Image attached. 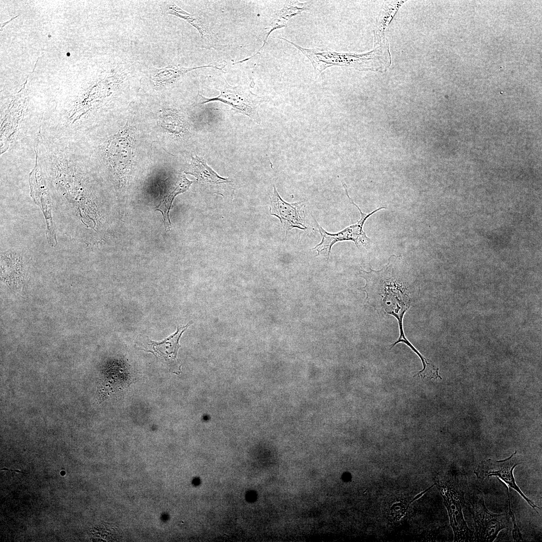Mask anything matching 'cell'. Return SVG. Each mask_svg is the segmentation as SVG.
Returning <instances> with one entry per match:
<instances>
[{
	"mask_svg": "<svg viewBox=\"0 0 542 542\" xmlns=\"http://www.w3.org/2000/svg\"><path fill=\"white\" fill-rule=\"evenodd\" d=\"M482 493L474 492L470 497L471 511L474 518L475 535L478 541H493L499 532L506 527L503 514H495L485 506Z\"/></svg>",
	"mask_w": 542,
	"mask_h": 542,
	"instance_id": "obj_5",
	"label": "cell"
},
{
	"mask_svg": "<svg viewBox=\"0 0 542 542\" xmlns=\"http://www.w3.org/2000/svg\"><path fill=\"white\" fill-rule=\"evenodd\" d=\"M280 38L291 44L308 58L314 68L315 79L326 68L333 66L350 67L361 71H383L387 67V59L390 60L387 43L379 46L375 45V48L370 52L355 54L305 48L286 38Z\"/></svg>",
	"mask_w": 542,
	"mask_h": 542,
	"instance_id": "obj_2",
	"label": "cell"
},
{
	"mask_svg": "<svg viewBox=\"0 0 542 542\" xmlns=\"http://www.w3.org/2000/svg\"><path fill=\"white\" fill-rule=\"evenodd\" d=\"M269 199L270 213L279 219L286 236L294 228L301 230L307 228L305 225L303 211L305 204L303 201L292 203L285 201L279 194L275 185L273 193Z\"/></svg>",
	"mask_w": 542,
	"mask_h": 542,
	"instance_id": "obj_7",
	"label": "cell"
},
{
	"mask_svg": "<svg viewBox=\"0 0 542 542\" xmlns=\"http://www.w3.org/2000/svg\"><path fill=\"white\" fill-rule=\"evenodd\" d=\"M63 472V471H62V472L61 473V474L62 475H64V474H65V472Z\"/></svg>",
	"mask_w": 542,
	"mask_h": 542,
	"instance_id": "obj_17",
	"label": "cell"
},
{
	"mask_svg": "<svg viewBox=\"0 0 542 542\" xmlns=\"http://www.w3.org/2000/svg\"><path fill=\"white\" fill-rule=\"evenodd\" d=\"M434 485H435V484H433V485H432V486H430V487H429V488H428L427 489H426V490H425L424 491H423V492H422L421 493H419V494H417V495H416V496H415V497H414V498H413V499H412V501H411V502H410V504H411V503H412V502H414V501H415V500H417L418 499H419V498H420V497H421V496H423V495H424V494L425 493H426V492H427V491H429V490L430 489H431V488H432V487H433V486H434Z\"/></svg>",
	"mask_w": 542,
	"mask_h": 542,
	"instance_id": "obj_16",
	"label": "cell"
},
{
	"mask_svg": "<svg viewBox=\"0 0 542 542\" xmlns=\"http://www.w3.org/2000/svg\"><path fill=\"white\" fill-rule=\"evenodd\" d=\"M509 514H510V516L511 517L512 521L513 523V531H513L512 532V536H513V537L515 541L521 540V539H522V536H521V534H520V533L519 532V529H518V528L517 526V525L516 524V521L515 520V517H514V514H513V513L512 512V511L511 510V508L510 500H509Z\"/></svg>",
	"mask_w": 542,
	"mask_h": 542,
	"instance_id": "obj_15",
	"label": "cell"
},
{
	"mask_svg": "<svg viewBox=\"0 0 542 542\" xmlns=\"http://www.w3.org/2000/svg\"><path fill=\"white\" fill-rule=\"evenodd\" d=\"M346 194L350 201L359 211L361 217L357 222L354 224L349 226L342 230L336 233H330L325 230L315 219L319 232L321 234V241L312 249L318 252L317 255H319L322 251H326L328 253V258L330 256L331 250L332 246L336 242L343 241H351L354 242L358 248L364 247L366 248L370 246L372 242L371 240L367 237L363 230V225L368 218L377 211L386 209L384 207H379L369 214L363 213L359 207L349 197L347 189V186L343 183Z\"/></svg>",
	"mask_w": 542,
	"mask_h": 542,
	"instance_id": "obj_4",
	"label": "cell"
},
{
	"mask_svg": "<svg viewBox=\"0 0 542 542\" xmlns=\"http://www.w3.org/2000/svg\"><path fill=\"white\" fill-rule=\"evenodd\" d=\"M307 8L308 5L306 3H300L297 1H286L283 8L276 12L273 16V18L272 19L269 25L265 29V35L262 46L254 55L250 57L249 58L242 60V62H243L248 60L255 56L257 54L259 53L260 50H262L266 44L268 37L272 32L276 29L286 27L288 21L292 17L305 11Z\"/></svg>",
	"mask_w": 542,
	"mask_h": 542,
	"instance_id": "obj_11",
	"label": "cell"
},
{
	"mask_svg": "<svg viewBox=\"0 0 542 542\" xmlns=\"http://www.w3.org/2000/svg\"><path fill=\"white\" fill-rule=\"evenodd\" d=\"M192 183L193 181H189L185 175H182L178 184L164 196L156 210L162 213L165 226L168 230L170 229L171 226L169 212L174 198L177 195L187 191Z\"/></svg>",
	"mask_w": 542,
	"mask_h": 542,
	"instance_id": "obj_14",
	"label": "cell"
},
{
	"mask_svg": "<svg viewBox=\"0 0 542 542\" xmlns=\"http://www.w3.org/2000/svg\"><path fill=\"white\" fill-rule=\"evenodd\" d=\"M186 173L195 176L197 180L205 184L215 185L229 181L228 178L219 176L204 159L197 156L192 157L190 166Z\"/></svg>",
	"mask_w": 542,
	"mask_h": 542,
	"instance_id": "obj_13",
	"label": "cell"
},
{
	"mask_svg": "<svg viewBox=\"0 0 542 542\" xmlns=\"http://www.w3.org/2000/svg\"><path fill=\"white\" fill-rule=\"evenodd\" d=\"M187 327L188 326L180 328L178 327L174 334L161 342L149 340L146 346V351L158 355L169 363H171V361H174L179 348V340Z\"/></svg>",
	"mask_w": 542,
	"mask_h": 542,
	"instance_id": "obj_12",
	"label": "cell"
},
{
	"mask_svg": "<svg viewBox=\"0 0 542 542\" xmlns=\"http://www.w3.org/2000/svg\"><path fill=\"white\" fill-rule=\"evenodd\" d=\"M439 486L448 511L455 541H469L472 539V531L468 527L462 512L461 500L464 499V494L461 495L460 493H457L454 490L446 489L444 486Z\"/></svg>",
	"mask_w": 542,
	"mask_h": 542,
	"instance_id": "obj_10",
	"label": "cell"
},
{
	"mask_svg": "<svg viewBox=\"0 0 542 542\" xmlns=\"http://www.w3.org/2000/svg\"><path fill=\"white\" fill-rule=\"evenodd\" d=\"M161 6L164 14L180 18L196 28L200 34L204 48L217 50L222 47L216 33L204 18L199 15L185 12L172 1L164 2Z\"/></svg>",
	"mask_w": 542,
	"mask_h": 542,
	"instance_id": "obj_9",
	"label": "cell"
},
{
	"mask_svg": "<svg viewBox=\"0 0 542 542\" xmlns=\"http://www.w3.org/2000/svg\"><path fill=\"white\" fill-rule=\"evenodd\" d=\"M360 271L366 280L365 286L377 293V301L372 306L378 312L394 316L398 320L400 332H403V316L410 306V293L416 282L406 262L400 256L392 255L381 269Z\"/></svg>",
	"mask_w": 542,
	"mask_h": 542,
	"instance_id": "obj_1",
	"label": "cell"
},
{
	"mask_svg": "<svg viewBox=\"0 0 542 542\" xmlns=\"http://www.w3.org/2000/svg\"><path fill=\"white\" fill-rule=\"evenodd\" d=\"M222 79L216 86V89L220 91L219 95L213 98H206L198 94L197 104L220 101L228 104L236 112L244 114L260 123L258 107L264 101L265 98L253 93L249 86L241 85L232 86L225 78L222 77Z\"/></svg>",
	"mask_w": 542,
	"mask_h": 542,
	"instance_id": "obj_3",
	"label": "cell"
},
{
	"mask_svg": "<svg viewBox=\"0 0 542 542\" xmlns=\"http://www.w3.org/2000/svg\"><path fill=\"white\" fill-rule=\"evenodd\" d=\"M67 55H68V56H69V55H70V54H69V53H67Z\"/></svg>",
	"mask_w": 542,
	"mask_h": 542,
	"instance_id": "obj_18",
	"label": "cell"
},
{
	"mask_svg": "<svg viewBox=\"0 0 542 542\" xmlns=\"http://www.w3.org/2000/svg\"><path fill=\"white\" fill-rule=\"evenodd\" d=\"M132 138L128 129L114 137L110 142L108 154L118 177L125 184L130 173L132 158Z\"/></svg>",
	"mask_w": 542,
	"mask_h": 542,
	"instance_id": "obj_8",
	"label": "cell"
},
{
	"mask_svg": "<svg viewBox=\"0 0 542 542\" xmlns=\"http://www.w3.org/2000/svg\"><path fill=\"white\" fill-rule=\"evenodd\" d=\"M516 454L517 451H515L510 457L503 460L496 461L490 459L483 460L479 464L474 473L478 478L482 480L492 476L498 477L509 487L516 491L537 512L536 509L539 508L523 493L515 483L513 470L517 465L522 463L517 458Z\"/></svg>",
	"mask_w": 542,
	"mask_h": 542,
	"instance_id": "obj_6",
	"label": "cell"
}]
</instances>
